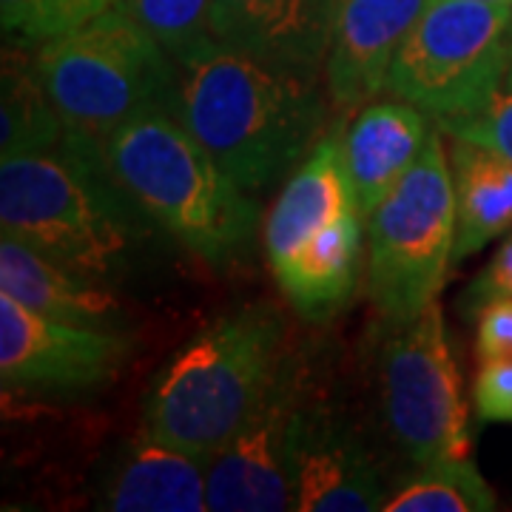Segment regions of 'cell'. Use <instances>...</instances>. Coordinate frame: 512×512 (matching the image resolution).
I'll return each mask as SVG.
<instances>
[{"instance_id":"1","label":"cell","mask_w":512,"mask_h":512,"mask_svg":"<svg viewBox=\"0 0 512 512\" xmlns=\"http://www.w3.org/2000/svg\"><path fill=\"white\" fill-rule=\"evenodd\" d=\"M177 72V117L245 194L293 174L328 123L316 74L271 66L220 40L177 60Z\"/></svg>"},{"instance_id":"2","label":"cell","mask_w":512,"mask_h":512,"mask_svg":"<svg viewBox=\"0 0 512 512\" xmlns=\"http://www.w3.org/2000/svg\"><path fill=\"white\" fill-rule=\"evenodd\" d=\"M35 69L63 120V148L106 165L111 134L131 120L163 111L177 117V60L120 3L66 35L40 43Z\"/></svg>"},{"instance_id":"3","label":"cell","mask_w":512,"mask_h":512,"mask_svg":"<svg viewBox=\"0 0 512 512\" xmlns=\"http://www.w3.org/2000/svg\"><path fill=\"white\" fill-rule=\"evenodd\" d=\"M106 168L131 205L185 251L222 268L251 248L256 205L180 117L151 111L111 134Z\"/></svg>"},{"instance_id":"4","label":"cell","mask_w":512,"mask_h":512,"mask_svg":"<svg viewBox=\"0 0 512 512\" xmlns=\"http://www.w3.org/2000/svg\"><path fill=\"white\" fill-rule=\"evenodd\" d=\"M282 359L285 325L271 305L225 313L154 376L140 430L211 458L262 402Z\"/></svg>"},{"instance_id":"5","label":"cell","mask_w":512,"mask_h":512,"mask_svg":"<svg viewBox=\"0 0 512 512\" xmlns=\"http://www.w3.org/2000/svg\"><path fill=\"white\" fill-rule=\"evenodd\" d=\"M131 202L106 165L60 146L0 163V228L74 274L109 282L126 262Z\"/></svg>"},{"instance_id":"6","label":"cell","mask_w":512,"mask_h":512,"mask_svg":"<svg viewBox=\"0 0 512 512\" xmlns=\"http://www.w3.org/2000/svg\"><path fill=\"white\" fill-rule=\"evenodd\" d=\"M456 248V191L439 131L367 217V288L384 322L439 302Z\"/></svg>"},{"instance_id":"7","label":"cell","mask_w":512,"mask_h":512,"mask_svg":"<svg viewBox=\"0 0 512 512\" xmlns=\"http://www.w3.org/2000/svg\"><path fill=\"white\" fill-rule=\"evenodd\" d=\"M512 63V3L430 0L404 37L384 92L433 123L481 111Z\"/></svg>"},{"instance_id":"8","label":"cell","mask_w":512,"mask_h":512,"mask_svg":"<svg viewBox=\"0 0 512 512\" xmlns=\"http://www.w3.org/2000/svg\"><path fill=\"white\" fill-rule=\"evenodd\" d=\"M376 404L390 444L416 470L470 456L467 404L439 302L407 322H387Z\"/></svg>"},{"instance_id":"9","label":"cell","mask_w":512,"mask_h":512,"mask_svg":"<svg viewBox=\"0 0 512 512\" xmlns=\"http://www.w3.org/2000/svg\"><path fill=\"white\" fill-rule=\"evenodd\" d=\"M305 416L308 399L302 367L293 359H282L254 413L211 456L208 510H293Z\"/></svg>"},{"instance_id":"10","label":"cell","mask_w":512,"mask_h":512,"mask_svg":"<svg viewBox=\"0 0 512 512\" xmlns=\"http://www.w3.org/2000/svg\"><path fill=\"white\" fill-rule=\"evenodd\" d=\"M128 356L123 333L46 319L0 296V379L15 390H89Z\"/></svg>"},{"instance_id":"11","label":"cell","mask_w":512,"mask_h":512,"mask_svg":"<svg viewBox=\"0 0 512 512\" xmlns=\"http://www.w3.org/2000/svg\"><path fill=\"white\" fill-rule=\"evenodd\" d=\"M430 0H336L325 57L333 106L353 111L384 92L393 57Z\"/></svg>"},{"instance_id":"12","label":"cell","mask_w":512,"mask_h":512,"mask_svg":"<svg viewBox=\"0 0 512 512\" xmlns=\"http://www.w3.org/2000/svg\"><path fill=\"white\" fill-rule=\"evenodd\" d=\"M390 495L382 464L353 421L308 407L293 510L373 512L384 510Z\"/></svg>"},{"instance_id":"13","label":"cell","mask_w":512,"mask_h":512,"mask_svg":"<svg viewBox=\"0 0 512 512\" xmlns=\"http://www.w3.org/2000/svg\"><path fill=\"white\" fill-rule=\"evenodd\" d=\"M336 0H214V37L293 72L325 69Z\"/></svg>"},{"instance_id":"14","label":"cell","mask_w":512,"mask_h":512,"mask_svg":"<svg viewBox=\"0 0 512 512\" xmlns=\"http://www.w3.org/2000/svg\"><path fill=\"white\" fill-rule=\"evenodd\" d=\"M208 456H194L140 430L111 458L97 507L109 512L208 510Z\"/></svg>"},{"instance_id":"15","label":"cell","mask_w":512,"mask_h":512,"mask_svg":"<svg viewBox=\"0 0 512 512\" xmlns=\"http://www.w3.org/2000/svg\"><path fill=\"white\" fill-rule=\"evenodd\" d=\"M359 208L342 151V128L322 137L279 191L265 220V254L279 271L325 225Z\"/></svg>"},{"instance_id":"16","label":"cell","mask_w":512,"mask_h":512,"mask_svg":"<svg viewBox=\"0 0 512 512\" xmlns=\"http://www.w3.org/2000/svg\"><path fill=\"white\" fill-rule=\"evenodd\" d=\"M430 114L407 100H370L342 134V151L350 185L362 217H370L382 200L402 183L430 140Z\"/></svg>"},{"instance_id":"17","label":"cell","mask_w":512,"mask_h":512,"mask_svg":"<svg viewBox=\"0 0 512 512\" xmlns=\"http://www.w3.org/2000/svg\"><path fill=\"white\" fill-rule=\"evenodd\" d=\"M0 293L26 311L77 328L123 333L128 325L120 299L103 282L74 274L12 237L0 239Z\"/></svg>"},{"instance_id":"18","label":"cell","mask_w":512,"mask_h":512,"mask_svg":"<svg viewBox=\"0 0 512 512\" xmlns=\"http://www.w3.org/2000/svg\"><path fill=\"white\" fill-rule=\"evenodd\" d=\"M365 217L359 208L313 234L305 248L274 271L282 293L299 316L322 322L348 308L362 279Z\"/></svg>"},{"instance_id":"19","label":"cell","mask_w":512,"mask_h":512,"mask_svg":"<svg viewBox=\"0 0 512 512\" xmlns=\"http://www.w3.org/2000/svg\"><path fill=\"white\" fill-rule=\"evenodd\" d=\"M450 171L456 191L453 262H461L512 231V160L450 137Z\"/></svg>"},{"instance_id":"20","label":"cell","mask_w":512,"mask_h":512,"mask_svg":"<svg viewBox=\"0 0 512 512\" xmlns=\"http://www.w3.org/2000/svg\"><path fill=\"white\" fill-rule=\"evenodd\" d=\"M66 128L37 77L35 60L23 66L18 57L3 60V106H0V157L57 151Z\"/></svg>"},{"instance_id":"21","label":"cell","mask_w":512,"mask_h":512,"mask_svg":"<svg viewBox=\"0 0 512 512\" xmlns=\"http://www.w3.org/2000/svg\"><path fill=\"white\" fill-rule=\"evenodd\" d=\"M495 507L493 487L467 456L421 467L390 495L384 512H490Z\"/></svg>"},{"instance_id":"22","label":"cell","mask_w":512,"mask_h":512,"mask_svg":"<svg viewBox=\"0 0 512 512\" xmlns=\"http://www.w3.org/2000/svg\"><path fill=\"white\" fill-rule=\"evenodd\" d=\"M154 37L174 60L208 46L214 37V0H114Z\"/></svg>"},{"instance_id":"23","label":"cell","mask_w":512,"mask_h":512,"mask_svg":"<svg viewBox=\"0 0 512 512\" xmlns=\"http://www.w3.org/2000/svg\"><path fill=\"white\" fill-rule=\"evenodd\" d=\"M111 0H0L6 35L46 43L100 15Z\"/></svg>"},{"instance_id":"24","label":"cell","mask_w":512,"mask_h":512,"mask_svg":"<svg viewBox=\"0 0 512 512\" xmlns=\"http://www.w3.org/2000/svg\"><path fill=\"white\" fill-rule=\"evenodd\" d=\"M436 126L447 137L458 140H470L484 148H493L498 154H504L512 160V63L501 86L495 89L490 103L470 117H453V120H441Z\"/></svg>"},{"instance_id":"25","label":"cell","mask_w":512,"mask_h":512,"mask_svg":"<svg viewBox=\"0 0 512 512\" xmlns=\"http://www.w3.org/2000/svg\"><path fill=\"white\" fill-rule=\"evenodd\" d=\"M501 299H512V231L501 242V248L495 251L493 259L481 268V274L464 288L461 311H464V316L476 319L487 305L501 302Z\"/></svg>"},{"instance_id":"26","label":"cell","mask_w":512,"mask_h":512,"mask_svg":"<svg viewBox=\"0 0 512 512\" xmlns=\"http://www.w3.org/2000/svg\"><path fill=\"white\" fill-rule=\"evenodd\" d=\"M473 404L481 421L512 424V359L481 362L473 384Z\"/></svg>"},{"instance_id":"27","label":"cell","mask_w":512,"mask_h":512,"mask_svg":"<svg viewBox=\"0 0 512 512\" xmlns=\"http://www.w3.org/2000/svg\"><path fill=\"white\" fill-rule=\"evenodd\" d=\"M476 350L481 362L512 359V299H501L478 313Z\"/></svg>"},{"instance_id":"28","label":"cell","mask_w":512,"mask_h":512,"mask_svg":"<svg viewBox=\"0 0 512 512\" xmlns=\"http://www.w3.org/2000/svg\"><path fill=\"white\" fill-rule=\"evenodd\" d=\"M484 3H512V0H484Z\"/></svg>"}]
</instances>
